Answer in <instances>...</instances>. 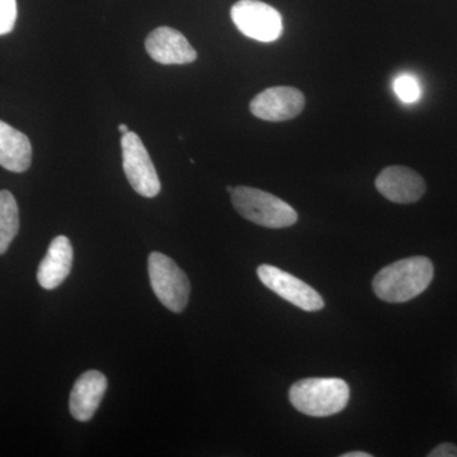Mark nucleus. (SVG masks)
Returning a JSON list of instances; mask_svg holds the SVG:
<instances>
[{"instance_id":"f257e3e1","label":"nucleus","mask_w":457,"mask_h":457,"mask_svg":"<svg viewBox=\"0 0 457 457\" xmlns=\"http://www.w3.org/2000/svg\"><path fill=\"white\" fill-rule=\"evenodd\" d=\"M432 262L427 257H411L394 262L375 276L372 287L386 303H407L425 293L431 285Z\"/></svg>"},{"instance_id":"f03ea898","label":"nucleus","mask_w":457,"mask_h":457,"mask_svg":"<svg viewBox=\"0 0 457 457\" xmlns=\"http://www.w3.org/2000/svg\"><path fill=\"white\" fill-rule=\"evenodd\" d=\"M291 404L300 413L312 417H329L347 407L350 387L342 378H312L291 386Z\"/></svg>"},{"instance_id":"7ed1b4c3","label":"nucleus","mask_w":457,"mask_h":457,"mask_svg":"<svg viewBox=\"0 0 457 457\" xmlns=\"http://www.w3.org/2000/svg\"><path fill=\"white\" fill-rule=\"evenodd\" d=\"M231 203L243 218L260 227L282 228L297 222V212L290 204L262 189L239 186L231 192Z\"/></svg>"},{"instance_id":"20e7f679","label":"nucleus","mask_w":457,"mask_h":457,"mask_svg":"<svg viewBox=\"0 0 457 457\" xmlns=\"http://www.w3.org/2000/svg\"><path fill=\"white\" fill-rule=\"evenodd\" d=\"M150 285L165 308L182 312L187 306L191 285L187 275L168 255L153 252L147 260Z\"/></svg>"},{"instance_id":"39448f33","label":"nucleus","mask_w":457,"mask_h":457,"mask_svg":"<svg viewBox=\"0 0 457 457\" xmlns=\"http://www.w3.org/2000/svg\"><path fill=\"white\" fill-rule=\"evenodd\" d=\"M231 20L243 35L255 41H276L284 31L278 9L261 0H239L231 8Z\"/></svg>"},{"instance_id":"423d86ee","label":"nucleus","mask_w":457,"mask_h":457,"mask_svg":"<svg viewBox=\"0 0 457 457\" xmlns=\"http://www.w3.org/2000/svg\"><path fill=\"white\" fill-rule=\"evenodd\" d=\"M122 163L126 179L141 196L153 198L161 192V180L149 153L135 132L121 137Z\"/></svg>"},{"instance_id":"0eeeda50","label":"nucleus","mask_w":457,"mask_h":457,"mask_svg":"<svg viewBox=\"0 0 457 457\" xmlns=\"http://www.w3.org/2000/svg\"><path fill=\"white\" fill-rule=\"evenodd\" d=\"M257 275L262 284L302 311L319 312L324 308V300L320 294L291 273L270 264H262L258 267Z\"/></svg>"},{"instance_id":"6e6552de","label":"nucleus","mask_w":457,"mask_h":457,"mask_svg":"<svg viewBox=\"0 0 457 457\" xmlns=\"http://www.w3.org/2000/svg\"><path fill=\"white\" fill-rule=\"evenodd\" d=\"M305 107V96L294 87H272L255 96L251 112L258 119L282 122L299 116Z\"/></svg>"},{"instance_id":"1a4fd4ad","label":"nucleus","mask_w":457,"mask_h":457,"mask_svg":"<svg viewBox=\"0 0 457 457\" xmlns=\"http://www.w3.org/2000/svg\"><path fill=\"white\" fill-rule=\"evenodd\" d=\"M145 49L154 62L163 65L191 64L197 59L196 50L187 38L171 27H159L150 32Z\"/></svg>"},{"instance_id":"9d476101","label":"nucleus","mask_w":457,"mask_h":457,"mask_svg":"<svg viewBox=\"0 0 457 457\" xmlns=\"http://www.w3.org/2000/svg\"><path fill=\"white\" fill-rule=\"evenodd\" d=\"M376 188L386 200L395 204H413L426 192V182L417 171L402 165L385 168L375 180Z\"/></svg>"},{"instance_id":"9b49d317","label":"nucleus","mask_w":457,"mask_h":457,"mask_svg":"<svg viewBox=\"0 0 457 457\" xmlns=\"http://www.w3.org/2000/svg\"><path fill=\"white\" fill-rule=\"evenodd\" d=\"M107 385L106 376L97 370L84 372L75 381L71 393L69 409L71 416L79 422H88L92 420L106 394Z\"/></svg>"},{"instance_id":"f8f14e48","label":"nucleus","mask_w":457,"mask_h":457,"mask_svg":"<svg viewBox=\"0 0 457 457\" xmlns=\"http://www.w3.org/2000/svg\"><path fill=\"white\" fill-rule=\"evenodd\" d=\"M73 255L71 240L64 236L56 237L38 266L37 281L41 287L45 290L59 287L71 275Z\"/></svg>"},{"instance_id":"ddd939ff","label":"nucleus","mask_w":457,"mask_h":457,"mask_svg":"<svg viewBox=\"0 0 457 457\" xmlns=\"http://www.w3.org/2000/svg\"><path fill=\"white\" fill-rule=\"evenodd\" d=\"M32 146L29 137L0 120V165L14 173L31 167Z\"/></svg>"},{"instance_id":"4468645a","label":"nucleus","mask_w":457,"mask_h":457,"mask_svg":"<svg viewBox=\"0 0 457 457\" xmlns=\"http://www.w3.org/2000/svg\"><path fill=\"white\" fill-rule=\"evenodd\" d=\"M20 230V212L16 198L9 191H0V255L8 251Z\"/></svg>"},{"instance_id":"2eb2a0df","label":"nucleus","mask_w":457,"mask_h":457,"mask_svg":"<svg viewBox=\"0 0 457 457\" xmlns=\"http://www.w3.org/2000/svg\"><path fill=\"white\" fill-rule=\"evenodd\" d=\"M394 89L400 101L404 104H416L420 98V86L413 75L403 74L394 82Z\"/></svg>"},{"instance_id":"dca6fc26","label":"nucleus","mask_w":457,"mask_h":457,"mask_svg":"<svg viewBox=\"0 0 457 457\" xmlns=\"http://www.w3.org/2000/svg\"><path fill=\"white\" fill-rule=\"evenodd\" d=\"M17 21V0H0V36L13 29Z\"/></svg>"},{"instance_id":"f3484780","label":"nucleus","mask_w":457,"mask_h":457,"mask_svg":"<svg viewBox=\"0 0 457 457\" xmlns=\"http://www.w3.org/2000/svg\"><path fill=\"white\" fill-rule=\"evenodd\" d=\"M429 457H457V446L450 442L442 444L428 453Z\"/></svg>"},{"instance_id":"a211bd4d","label":"nucleus","mask_w":457,"mask_h":457,"mask_svg":"<svg viewBox=\"0 0 457 457\" xmlns=\"http://www.w3.org/2000/svg\"><path fill=\"white\" fill-rule=\"evenodd\" d=\"M368 453H363V451H352V453H345L341 455V457H371Z\"/></svg>"},{"instance_id":"6ab92c4d","label":"nucleus","mask_w":457,"mask_h":457,"mask_svg":"<svg viewBox=\"0 0 457 457\" xmlns=\"http://www.w3.org/2000/svg\"><path fill=\"white\" fill-rule=\"evenodd\" d=\"M119 130L120 132H121V134H128L129 131V128L128 126L125 125V123H121V125H119Z\"/></svg>"},{"instance_id":"aec40b11","label":"nucleus","mask_w":457,"mask_h":457,"mask_svg":"<svg viewBox=\"0 0 457 457\" xmlns=\"http://www.w3.org/2000/svg\"><path fill=\"white\" fill-rule=\"evenodd\" d=\"M227 191L228 192V194H231V192H233V191H234V188H233V187H231V186H228V187H227Z\"/></svg>"}]
</instances>
